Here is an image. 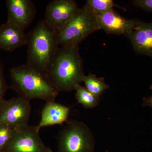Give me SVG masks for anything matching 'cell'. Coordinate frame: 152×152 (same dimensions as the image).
Segmentation results:
<instances>
[{
  "mask_svg": "<svg viewBox=\"0 0 152 152\" xmlns=\"http://www.w3.org/2000/svg\"><path fill=\"white\" fill-rule=\"evenodd\" d=\"M8 10L7 21L24 30L34 18L36 8L31 0H7Z\"/></svg>",
  "mask_w": 152,
  "mask_h": 152,
  "instance_id": "9c48e42d",
  "label": "cell"
},
{
  "mask_svg": "<svg viewBox=\"0 0 152 152\" xmlns=\"http://www.w3.org/2000/svg\"><path fill=\"white\" fill-rule=\"evenodd\" d=\"M10 88L7 84L4 77V67L0 62V104L4 101V96L6 91Z\"/></svg>",
  "mask_w": 152,
  "mask_h": 152,
  "instance_id": "ac0fdd59",
  "label": "cell"
},
{
  "mask_svg": "<svg viewBox=\"0 0 152 152\" xmlns=\"http://www.w3.org/2000/svg\"><path fill=\"white\" fill-rule=\"evenodd\" d=\"M59 91H70L85 77L78 45L59 47L46 72Z\"/></svg>",
  "mask_w": 152,
  "mask_h": 152,
  "instance_id": "7a4b0ae2",
  "label": "cell"
},
{
  "mask_svg": "<svg viewBox=\"0 0 152 152\" xmlns=\"http://www.w3.org/2000/svg\"><path fill=\"white\" fill-rule=\"evenodd\" d=\"M10 88L18 97L28 101L39 99L55 102L60 92L49 79L46 72L27 64L12 68L10 70Z\"/></svg>",
  "mask_w": 152,
  "mask_h": 152,
  "instance_id": "6da1fadb",
  "label": "cell"
},
{
  "mask_svg": "<svg viewBox=\"0 0 152 152\" xmlns=\"http://www.w3.org/2000/svg\"><path fill=\"white\" fill-rule=\"evenodd\" d=\"M30 102L18 97L5 100L0 104V124L18 129L28 125L31 113Z\"/></svg>",
  "mask_w": 152,
  "mask_h": 152,
  "instance_id": "52a82bcc",
  "label": "cell"
},
{
  "mask_svg": "<svg viewBox=\"0 0 152 152\" xmlns=\"http://www.w3.org/2000/svg\"><path fill=\"white\" fill-rule=\"evenodd\" d=\"M115 6L113 0H88L83 7L98 15L113 10Z\"/></svg>",
  "mask_w": 152,
  "mask_h": 152,
  "instance_id": "2e32d148",
  "label": "cell"
},
{
  "mask_svg": "<svg viewBox=\"0 0 152 152\" xmlns=\"http://www.w3.org/2000/svg\"><path fill=\"white\" fill-rule=\"evenodd\" d=\"M24 31L8 21L0 25V49L11 52L27 45Z\"/></svg>",
  "mask_w": 152,
  "mask_h": 152,
  "instance_id": "7c38bea8",
  "label": "cell"
},
{
  "mask_svg": "<svg viewBox=\"0 0 152 152\" xmlns=\"http://www.w3.org/2000/svg\"><path fill=\"white\" fill-rule=\"evenodd\" d=\"M15 129L8 125L0 124V152H2L10 141Z\"/></svg>",
  "mask_w": 152,
  "mask_h": 152,
  "instance_id": "e0dca14e",
  "label": "cell"
},
{
  "mask_svg": "<svg viewBox=\"0 0 152 152\" xmlns=\"http://www.w3.org/2000/svg\"><path fill=\"white\" fill-rule=\"evenodd\" d=\"M58 135V152H92L94 139L84 123L68 121Z\"/></svg>",
  "mask_w": 152,
  "mask_h": 152,
  "instance_id": "5b68a950",
  "label": "cell"
},
{
  "mask_svg": "<svg viewBox=\"0 0 152 152\" xmlns=\"http://www.w3.org/2000/svg\"><path fill=\"white\" fill-rule=\"evenodd\" d=\"M133 3L137 7L152 12V0H135Z\"/></svg>",
  "mask_w": 152,
  "mask_h": 152,
  "instance_id": "d6986e66",
  "label": "cell"
},
{
  "mask_svg": "<svg viewBox=\"0 0 152 152\" xmlns=\"http://www.w3.org/2000/svg\"><path fill=\"white\" fill-rule=\"evenodd\" d=\"M100 29L107 34L126 36L134 26L135 20H129L120 15L113 10L96 15Z\"/></svg>",
  "mask_w": 152,
  "mask_h": 152,
  "instance_id": "8fae6325",
  "label": "cell"
},
{
  "mask_svg": "<svg viewBox=\"0 0 152 152\" xmlns=\"http://www.w3.org/2000/svg\"><path fill=\"white\" fill-rule=\"evenodd\" d=\"M70 108L55 102H47L42 113L40 129L44 127L61 124L68 121Z\"/></svg>",
  "mask_w": 152,
  "mask_h": 152,
  "instance_id": "4fadbf2b",
  "label": "cell"
},
{
  "mask_svg": "<svg viewBox=\"0 0 152 152\" xmlns=\"http://www.w3.org/2000/svg\"><path fill=\"white\" fill-rule=\"evenodd\" d=\"M27 36L26 64L47 72L60 45L58 33L43 20L39 22Z\"/></svg>",
  "mask_w": 152,
  "mask_h": 152,
  "instance_id": "3957f363",
  "label": "cell"
},
{
  "mask_svg": "<svg viewBox=\"0 0 152 152\" xmlns=\"http://www.w3.org/2000/svg\"><path fill=\"white\" fill-rule=\"evenodd\" d=\"M100 30L96 15L83 7L58 32L59 45H78L90 34Z\"/></svg>",
  "mask_w": 152,
  "mask_h": 152,
  "instance_id": "277c9868",
  "label": "cell"
},
{
  "mask_svg": "<svg viewBox=\"0 0 152 152\" xmlns=\"http://www.w3.org/2000/svg\"><path fill=\"white\" fill-rule=\"evenodd\" d=\"M76 97L79 103L82 104L86 108L91 109L99 104V97L89 91L85 87L78 85L75 88Z\"/></svg>",
  "mask_w": 152,
  "mask_h": 152,
  "instance_id": "9a60e30c",
  "label": "cell"
},
{
  "mask_svg": "<svg viewBox=\"0 0 152 152\" xmlns=\"http://www.w3.org/2000/svg\"><path fill=\"white\" fill-rule=\"evenodd\" d=\"M38 126L28 125L15 129L10 141L2 152H47Z\"/></svg>",
  "mask_w": 152,
  "mask_h": 152,
  "instance_id": "8992f818",
  "label": "cell"
},
{
  "mask_svg": "<svg viewBox=\"0 0 152 152\" xmlns=\"http://www.w3.org/2000/svg\"><path fill=\"white\" fill-rule=\"evenodd\" d=\"M80 9L74 0H54L47 6L44 20L58 33L77 13Z\"/></svg>",
  "mask_w": 152,
  "mask_h": 152,
  "instance_id": "ba28073f",
  "label": "cell"
},
{
  "mask_svg": "<svg viewBox=\"0 0 152 152\" xmlns=\"http://www.w3.org/2000/svg\"><path fill=\"white\" fill-rule=\"evenodd\" d=\"M83 82L84 83L85 88L98 97L109 88L103 78L97 77L96 75L92 73L85 76Z\"/></svg>",
  "mask_w": 152,
  "mask_h": 152,
  "instance_id": "5bb4252c",
  "label": "cell"
},
{
  "mask_svg": "<svg viewBox=\"0 0 152 152\" xmlns=\"http://www.w3.org/2000/svg\"><path fill=\"white\" fill-rule=\"evenodd\" d=\"M47 152H54L53 151L51 150V149L50 148H48V149H47Z\"/></svg>",
  "mask_w": 152,
  "mask_h": 152,
  "instance_id": "44dd1931",
  "label": "cell"
},
{
  "mask_svg": "<svg viewBox=\"0 0 152 152\" xmlns=\"http://www.w3.org/2000/svg\"><path fill=\"white\" fill-rule=\"evenodd\" d=\"M143 106H149L152 108V95L148 98H145L143 99Z\"/></svg>",
  "mask_w": 152,
  "mask_h": 152,
  "instance_id": "ffe728a7",
  "label": "cell"
},
{
  "mask_svg": "<svg viewBox=\"0 0 152 152\" xmlns=\"http://www.w3.org/2000/svg\"><path fill=\"white\" fill-rule=\"evenodd\" d=\"M151 89L152 90V85H151Z\"/></svg>",
  "mask_w": 152,
  "mask_h": 152,
  "instance_id": "7402d4cb",
  "label": "cell"
},
{
  "mask_svg": "<svg viewBox=\"0 0 152 152\" xmlns=\"http://www.w3.org/2000/svg\"><path fill=\"white\" fill-rule=\"evenodd\" d=\"M126 37L136 53L152 57V23L135 20L134 26Z\"/></svg>",
  "mask_w": 152,
  "mask_h": 152,
  "instance_id": "30bf717a",
  "label": "cell"
}]
</instances>
